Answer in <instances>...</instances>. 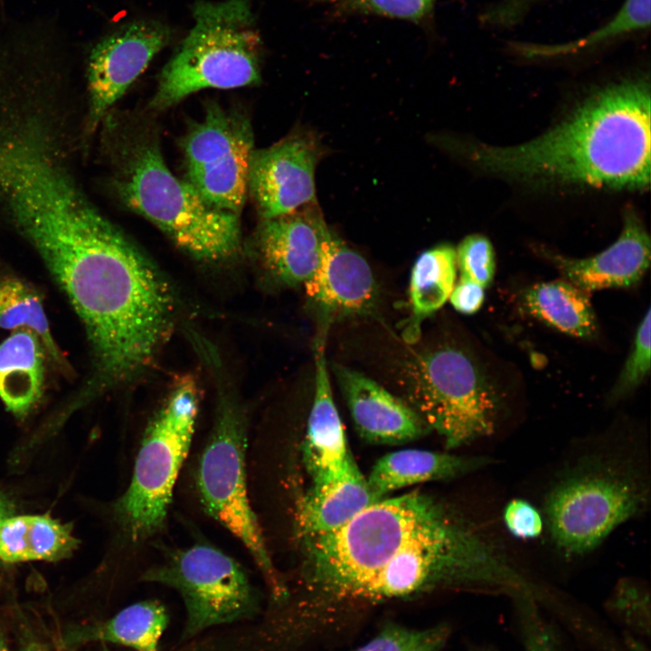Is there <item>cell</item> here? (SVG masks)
Returning a JSON list of instances; mask_svg holds the SVG:
<instances>
[{"label": "cell", "mask_w": 651, "mask_h": 651, "mask_svg": "<svg viewBox=\"0 0 651 651\" xmlns=\"http://www.w3.org/2000/svg\"><path fill=\"white\" fill-rule=\"evenodd\" d=\"M0 201L84 326L92 374L81 400L143 376L175 322L174 293L159 270L55 157L14 168L1 184Z\"/></svg>", "instance_id": "obj_1"}, {"label": "cell", "mask_w": 651, "mask_h": 651, "mask_svg": "<svg viewBox=\"0 0 651 651\" xmlns=\"http://www.w3.org/2000/svg\"><path fill=\"white\" fill-rule=\"evenodd\" d=\"M307 589L325 602L406 598L443 586L518 590L524 577L455 508L416 489L342 527L299 537Z\"/></svg>", "instance_id": "obj_2"}, {"label": "cell", "mask_w": 651, "mask_h": 651, "mask_svg": "<svg viewBox=\"0 0 651 651\" xmlns=\"http://www.w3.org/2000/svg\"><path fill=\"white\" fill-rule=\"evenodd\" d=\"M650 88L626 80L599 90L571 116L521 145H470L478 167L529 181L643 189L650 181Z\"/></svg>", "instance_id": "obj_3"}, {"label": "cell", "mask_w": 651, "mask_h": 651, "mask_svg": "<svg viewBox=\"0 0 651 651\" xmlns=\"http://www.w3.org/2000/svg\"><path fill=\"white\" fill-rule=\"evenodd\" d=\"M114 179L120 200L192 257L212 263L238 255L239 214L212 207L165 162L157 137L137 129L121 149Z\"/></svg>", "instance_id": "obj_4"}, {"label": "cell", "mask_w": 651, "mask_h": 651, "mask_svg": "<svg viewBox=\"0 0 651 651\" xmlns=\"http://www.w3.org/2000/svg\"><path fill=\"white\" fill-rule=\"evenodd\" d=\"M193 24L163 68L152 110H165L205 89H235L260 80L261 38L248 0L198 1Z\"/></svg>", "instance_id": "obj_5"}, {"label": "cell", "mask_w": 651, "mask_h": 651, "mask_svg": "<svg viewBox=\"0 0 651 651\" xmlns=\"http://www.w3.org/2000/svg\"><path fill=\"white\" fill-rule=\"evenodd\" d=\"M405 362V361H404ZM407 401L448 449L491 435L502 398L487 370L453 343L429 347L402 366Z\"/></svg>", "instance_id": "obj_6"}, {"label": "cell", "mask_w": 651, "mask_h": 651, "mask_svg": "<svg viewBox=\"0 0 651 651\" xmlns=\"http://www.w3.org/2000/svg\"><path fill=\"white\" fill-rule=\"evenodd\" d=\"M198 408L194 378L182 377L144 432L130 483L115 505L118 523L133 542L151 538L165 526Z\"/></svg>", "instance_id": "obj_7"}, {"label": "cell", "mask_w": 651, "mask_h": 651, "mask_svg": "<svg viewBox=\"0 0 651 651\" xmlns=\"http://www.w3.org/2000/svg\"><path fill=\"white\" fill-rule=\"evenodd\" d=\"M215 418L199 456L196 488L205 512L248 550L276 597L285 587L271 561L250 503L246 478L245 414L231 392L220 387Z\"/></svg>", "instance_id": "obj_8"}, {"label": "cell", "mask_w": 651, "mask_h": 651, "mask_svg": "<svg viewBox=\"0 0 651 651\" xmlns=\"http://www.w3.org/2000/svg\"><path fill=\"white\" fill-rule=\"evenodd\" d=\"M647 495L644 483L629 471L600 467L576 472L546 497L551 537L569 555L588 553L642 511Z\"/></svg>", "instance_id": "obj_9"}, {"label": "cell", "mask_w": 651, "mask_h": 651, "mask_svg": "<svg viewBox=\"0 0 651 651\" xmlns=\"http://www.w3.org/2000/svg\"><path fill=\"white\" fill-rule=\"evenodd\" d=\"M141 580L175 590L182 597L186 623L184 637L253 615L257 597L243 568L207 543H195L168 553Z\"/></svg>", "instance_id": "obj_10"}, {"label": "cell", "mask_w": 651, "mask_h": 651, "mask_svg": "<svg viewBox=\"0 0 651 651\" xmlns=\"http://www.w3.org/2000/svg\"><path fill=\"white\" fill-rule=\"evenodd\" d=\"M186 181L213 208L239 214L248 193L253 132L240 112L209 103L182 141Z\"/></svg>", "instance_id": "obj_11"}, {"label": "cell", "mask_w": 651, "mask_h": 651, "mask_svg": "<svg viewBox=\"0 0 651 651\" xmlns=\"http://www.w3.org/2000/svg\"><path fill=\"white\" fill-rule=\"evenodd\" d=\"M169 39L165 24L142 20L123 25L93 47L87 66L88 132L95 130Z\"/></svg>", "instance_id": "obj_12"}, {"label": "cell", "mask_w": 651, "mask_h": 651, "mask_svg": "<svg viewBox=\"0 0 651 651\" xmlns=\"http://www.w3.org/2000/svg\"><path fill=\"white\" fill-rule=\"evenodd\" d=\"M321 153L316 139L303 132L253 150L248 192L261 219L288 214L316 203L315 170Z\"/></svg>", "instance_id": "obj_13"}, {"label": "cell", "mask_w": 651, "mask_h": 651, "mask_svg": "<svg viewBox=\"0 0 651 651\" xmlns=\"http://www.w3.org/2000/svg\"><path fill=\"white\" fill-rule=\"evenodd\" d=\"M329 232L316 203L261 219L255 245L263 270L279 286L304 285L319 265Z\"/></svg>", "instance_id": "obj_14"}, {"label": "cell", "mask_w": 651, "mask_h": 651, "mask_svg": "<svg viewBox=\"0 0 651 651\" xmlns=\"http://www.w3.org/2000/svg\"><path fill=\"white\" fill-rule=\"evenodd\" d=\"M320 329L314 341L315 390L303 446V459L311 478L309 489L335 486L359 471L347 445L326 367Z\"/></svg>", "instance_id": "obj_15"}, {"label": "cell", "mask_w": 651, "mask_h": 651, "mask_svg": "<svg viewBox=\"0 0 651 651\" xmlns=\"http://www.w3.org/2000/svg\"><path fill=\"white\" fill-rule=\"evenodd\" d=\"M307 297L316 309L320 326L346 316L370 313L376 304L377 287L366 260L331 231L318 267L304 284Z\"/></svg>", "instance_id": "obj_16"}, {"label": "cell", "mask_w": 651, "mask_h": 651, "mask_svg": "<svg viewBox=\"0 0 651 651\" xmlns=\"http://www.w3.org/2000/svg\"><path fill=\"white\" fill-rule=\"evenodd\" d=\"M333 372L360 437L373 444L401 445L429 429L405 400L362 373L334 364Z\"/></svg>", "instance_id": "obj_17"}, {"label": "cell", "mask_w": 651, "mask_h": 651, "mask_svg": "<svg viewBox=\"0 0 651 651\" xmlns=\"http://www.w3.org/2000/svg\"><path fill=\"white\" fill-rule=\"evenodd\" d=\"M546 253L564 279L589 292L630 287L645 275L650 263V239L633 212H627L615 242L601 252L585 259Z\"/></svg>", "instance_id": "obj_18"}, {"label": "cell", "mask_w": 651, "mask_h": 651, "mask_svg": "<svg viewBox=\"0 0 651 651\" xmlns=\"http://www.w3.org/2000/svg\"><path fill=\"white\" fill-rule=\"evenodd\" d=\"M486 457H464L446 452L402 449L388 453L373 467L367 479L379 501L393 491L429 481L456 478L486 467Z\"/></svg>", "instance_id": "obj_19"}, {"label": "cell", "mask_w": 651, "mask_h": 651, "mask_svg": "<svg viewBox=\"0 0 651 651\" xmlns=\"http://www.w3.org/2000/svg\"><path fill=\"white\" fill-rule=\"evenodd\" d=\"M45 353L38 336L26 329L0 343V400L18 419L26 417L42 395Z\"/></svg>", "instance_id": "obj_20"}, {"label": "cell", "mask_w": 651, "mask_h": 651, "mask_svg": "<svg viewBox=\"0 0 651 651\" xmlns=\"http://www.w3.org/2000/svg\"><path fill=\"white\" fill-rule=\"evenodd\" d=\"M72 531L71 523H61L49 514H13L0 524V562L68 558L80 543Z\"/></svg>", "instance_id": "obj_21"}, {"label": "cell", "mask_w": 651, "mask_h": 651, "mask_svg": "<svg viewBox=\"0 0 651 651\" xmlns=\"http://www.w3.org/2000/svg\"><path fill=\"white\" fill-rule=\"evenodd\" d=\"M375 502L360 470L335 486L308 489L297 506V535L335 531Z\"/></svg>", "instance_id": "obj_22"}, {"label": "cell", "mask_w": 651, "mask_h": 651, "mask_svg": "<svg viewBox=\"0 0 651 651\" xmlns=\"http://www.w3.org/2000/svg\"><path fill=\"white\" fill-rule=\"evenodd\" d=\"M523 303L530 315L560 332L580 338H591L597 333L588 292L566 279L532 286Z\"/></svg>", "instance_id": "obj_23"}, {"label": "cell", "mask_w": 651, "mask_h": 651, "mask_svg": "<svg viewBox=\"0 0 651 651\" xmlns=\"http://www.w3.org/2000/svg\"><path fill=\"white\" fill-rule=\"evenodd\" d=\"M456 249L451 245L436 246L418 257L410 278L411 316L404 332L407 342H415L422 320L447 302L456 283Z\"/></svg>", "instance_id": "obj_24"}, {"label": "cell", "mask_w": 651, "mask_h": 651, "mask_svg": "<svg viewBox=\"0 0 651 651\" xmlns=\"http://www.w3.org/2000/svg\"><path fill=\"white\" fill-rule=\"evenodd\" d=\"M167 624L165 608L158 601L144 600L125 608L105 622L88 627L80 637L120 644L138 651H156Z\"/></svg>", "instance_id": "obj_25"}, {"label": "cell", "mask_w": 651, "mask_h": 651, "mask_svg": "<svg viewBox=\"0 0 651 651\" xmlns=\"http://www.w3.org/2000/svg\"><path fill=\"white\" fill-rule=\"evenodd\" d=\"M0 327L33 332L49 357L61 369H66V362L50 330L41 296L14 276L0 277Z\"/></svg>", "instance_id": "obj_26"}, {"label": "cell", "mask_w": 651, "mask_h": 651, "mask_svg": "<svg viewBox=\"0 0 651 651\" xmlns=\"http://www.w3.org/2000/svg\"><path fill=\"white\" fill-rule=\"evenodd\" d=\"M651 0H625L617 14L599 28L584 37L564 43H514L513 50L526 58H549L571 54L627 33L647 28L650 24Z\"/></svg>", "instance_id": "obj_27"}, {"label": "cell", "mask_w": 651, "mask_h": 651, "mask_svg": "<svg viewBox=\"0 0 651 651\" xmlns=\"http://www.w3.org/2000/svg\"><path fill=\"white\" fill-rule=\"evenodd\" d=\"M448 635L449 629L446 625L425 629L389 625L354 651H440Z\"/></svg>", "instance_id": "obj_28"}, {"label": "cell", "mask_w": 651, "mask_h": 651, "mask_svg": "<svg viewBox=\"0 0 651 651\" xmlns=\"http://www.w3.org/2000/svg\"><path fill=\"white\" fill-rule=\"evenodd\" d=\"M650 322L651 311L648 307L636 332L630 354L610 391L609 399L611 401L620 400L636 390L649 373Z\"/></svg>", "instance_id": "obj_29"}, {"label": "cell", "mask_w": 651, "mask_h": 651, "mask_svg": "<svg viewBox=\"0 0 651 651\" xmlns=\"http://www.w3.org/2000/svg\"><path fill=\"white\" fill-rule=\"evenodd\" d=\"M457 266L460 277L477 283L483 288L493 280L495 257L490 241L480 234L466 237L456 249Z\"/></svg>", "instance_id": "obj_30"}, {"label": "cell", "mask_w": 651, "mask_h": 651, "mask_svg": "<svg viewBox=\"0 0 651 651\" xmlns=\"http://www.w3.org/2000/svg\"><path fill=\"white\" fill-rule=\"evenodd\" d=\"M341 13H370L389 17L419 20L434 0H323Z\"/></svg>", "instance_id": "obj_31"}, {"label": "cell", "mask_w": 651, "mask_h": 651, "mask_svg": "<svg viewBox=\"0 0 651 651\" xmlns=\"http://www.w3.org/2000/svg\"><path fill=\"white\" fill-rule=\"evenodd\" d=\"M503 521L507 531L522 540L534 539L543 529L541 513L524 499L509 501L503 510Z\"/></svg>", "instance_id": "obj_32"}, {"label": "cell", "mask_w": 651, "mask_h": 651, "mask_svg": "<svg viewBox=\"0 0 651 651\" xmlns=\"http://www.w3.org/2000/svg\"><path fill=\"white\" fill-rule=\"evenodd\" d=\"M453 307L470 315L479 310L485 300V288L465 278H459L448 297Z\"/></svg>", "instance_id": "obj_33"}, {"label": "cell", "mask_w": 651, "mask_h": 651, "mask_svg": "<svg viewBox=\"0 0 651 651\" xmlns=\"http://www.w3.org/2000/svg\"><path fill=\"white\" fill-rule=\"evenodd\" d=\"M14 505L12 501L0 492V524L7 517L14 514Z\"/></svg>", "instance_id": "obj_34"}, {"label": "cell", "mask_w": 651, "mask_h": 651, "mask_svg": "<svg viewBox=\"0 0 651 651\" xmlns=\"http://www.w3.org/2000/svg\"><path fill=\"white\" fill-rule=\"evenodd\" d=\"M19 651H50L46 646H44L40 642L26 637L25 639L22 640V643L20 645Z\"/></svg>", "instance_id": "obj_35"}, {"label": "cell", "mask_w": 651, "mask_h": 651, "mask_svg": "<svg viewBox=\"0 0 651 651\" xmlns=\"http://www.w3.org/2000/svg\"><path fill=\"white\" fill-rule=\"evenodd\" d=\"M527 651H554V648L549 641L536 640L528 645Z\"/></svg>", "instance_id": "obj_36"}, {"label": "cell", "mask_w": 651, "mask_h": 651, "mask_svg": "<svg viewBox=\"0 0 651 651\" xmlns=\"http://www.w3.org/2000/svg\"><path fill=\"white\" fill-rule=\"evenodd\" d=\"M0 651H9L4 637L0 635Z\"/></svg>", "instance_id": "obj_37"}, {"label": "cell", "mask_w": 651, "mask_h": 651, "mask_svg": "<svg viewBox=\"0 0 651 651\" xmlns=\"http://www.w3.org/2000/svg\"><path fill=\"white\" fill-rule=\"evenodd\" d=\"M0 564H2V563L0 562Z\"/></svg>", "instance_id": "obj_38"}]
</instances>
